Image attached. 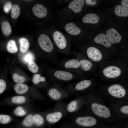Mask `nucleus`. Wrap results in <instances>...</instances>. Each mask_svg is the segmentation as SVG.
Instances as JSON below:
<instances>
[{"mask_svg":"<svg viewBox=\"0 0 128 128\" xmlns=\"http://www.w3.org/2000/svg\"><path fill=\"white\" fill-rule=\"evenodd\" d=\"M54 75L57 78L66 81L70 80L73 78V75L71 73L61 70L56 71L54 73Z\"/></svg>","mask_w":128,"mask_h":128,"instance_id":"4468645a","label":"nucleus"},{"mask_svg":"<svg viewBox=\"0 0 128 128\" xmlns=\"http://www.w3.org/2000/svg\"><path fill=\"white\" fill-rule=\"evenodd\" d=\"M80 66L79 62L75 59H70L66 62L64 64L65 67L67 69L77 68Z\"/></svg>","mask_w":128,"mask_h":128,"instance_id":"aec40b11","label":"nucleus"},{"mask_svg":"<svg viewBox=\"0 0 128 128\" xmlns=\"http://www.w3.org/2000/svg\"><path fill=\"white\" fill-rule=\"evenodd\" d=\"M20 49L23 53L26 52L29 47V43L27 40L25 38H21L19 40Z\"/></svg>","mask_w":128,"mask_h":128,"instance_id":"6ab92c4d","label":"nucleus"},{"mask_svg":"<svg viewBox=\"0 0 128 128\" xmlns=\"http://www.w3.org/2000/svg\"><path fill=\"white\" fill-rule=\"evenodd\" d=\"M109 93L112 96L116 98L124 97L126 93L125 88L121 85L115 84L109 86L108 89Z\"/></svg>","mask_w":128,"mask_h":128,"instance_id":"20e7f679","label":"nucleus"},{"mask_svg":"<svg viewBox=\"0 0 128 128\" xmlns=\"http://www.w3.org/2000/svg\"><path fill=\"white\" fill-rule=\"evenodd\" d=\"M77 102L76 100L71 101L68 105L67 110L69 112H73L76 109L77 106Z\"/></svg>","mask_w":128,"mask_h":128,"instance_id":"7c9ffc66","label":"nucleus"},{"mask_svg":"<svg viewBox=\"0 0 128 128\" xmlns=\"http://www.w3.org/2000/svg\"><path fill=\"white\" fill-rule=\"evenodd\" d=\"M76 123L79 126L88 128H93L98 126L96 119L93 117L87 116L79 117L75 120Z\"/></svg>","mask_w":128,"mask_h":128,"instance_id":"f257e3e1","label":"nucleus"},{"mask_svg":"<svg viewBox=\"0 0 128 128\" xmlns=\"http://www.w3.org/2000/svg\"><path fill=\"white\" fill-rule=\"evenodd\" d=\"M15 114L17 115L22 116L25 115L26 114L25 111L22 107L19 106L17 107L14 111Z\"/></svg>","mask_w":128,"mask_h":128,"instance_id":"f704fd0d","label":"nucleus"},{"mask_svg":"<svg viewBox=\"0 0 128 128\" xmlns=\"http://www.w3.org/2000/svg\"><path fill=\"white\" fill-rule=\"evenodd\" d=\"M38 41L41 48L44 51L50 52L52 50L53 45L49 37L46 35L42 34L39 36Z\"/></svg>","mask_w":128,"mask_h":128,"instance_id":"7ed1b4c3","label":"nucleus"},{"mask_svg":"<svg viewBox=\"0 0 128 128\" xmlns=\"http://www.w3.org/2000/svg\"><path fill=\"white\" fill-rule=\"evenodd\" d=\"M87 54L88 57L94 61H99L102 58V55L100 51L93 47H90L88 48Z\"/></svg>","mask_w":128,"mask_h":128,"instance_id":"6e6552de","label":"nucleus"},{"mask_svg":"<svg viewBox=\"0 0 128 128\" xmlns=\"http://www.w3.org/2000/svg\"><path fill=\"white\" fill-rule=\"evenodd\" d=\"M94 41L96 43L101 44L107 48H110L112 46L106 35L104 33L98 35L94 38Z\"/></svg>","mask_w":128,"mask_h":128,"instance_id":"9b49d317","label":"nucleus"},{"mask_svg":"<svg viewBox=\"0 0 128 128\" xmlns=\"http://www.w3.org/2000/svg\"><path fill=\"white\" fill-rule=\"evenodd\" d=\"M25 97L23 96H16L12 97V102L15 104H21L24 103L26 101Z\"/></svg>","mask_w":128,"mask_h":128,"instance_id":"cd10ccee","label":"nucleus"},{"mask_svg":"<svg viewBox=\"0 0 128 128\" xmlns=\"http://www.w3.org/2000/svg\"><path fill=\"white\" fill-rule=\"evenodd\" d=\"M115 14L120 17H127L128 16V8L121 5H117L114 9Z\"/></svg>","mask_w":128,"mask_h":128,"instance_id":"dca6fc26","label":"nucleus"},{"mask_svg":"<svg viewBox=\"0 0 128 128\" xmlns=\"http://www.w3.org/2000/svg\"><path fill=\"white\" fill-rule=\"evenodd\" d=\"M23 126L26 127L31 126L34 124L33 116L30 114L27 115L22 122Z\"/></svg>","mask_w":128,"mask_h":128,"instance_id":"a878e982","label":"nucleus"},{"mask_svg":"<svg viewBox=\"0 0 128 128\" xmlns=\"http://www.w3.org/2000/svg\"><path fill=\"white\" fill-rule=\"evenodd\" d=\"M53 38L55 43L59 49H62L66 47L67 42L64 35L58 31L55 32L53 34Z\"/></svg>","mask_w":128,"mask_h":128,"instance_id":"39448f33","label":"nucleus"},{"mask_svg":"<svg viewBox=\"0 0 128 128\" xmlns=\"http://www.w3.org/2000/svg\"><path fill=\"white\" fill-rule=\"evenodd\" d=\"M82 20L85 23L96 24L99 21L100 18L96 14L90 13L87 14L83 16Z\"/></svg>","mask_w":128,"mask_h":128,"instance_id":"ddd939ff","label":"nucleus"},{"mask_svg":"<svg viewBox=\"0 0 128 128\" xmlns=\"http://www.w3.org/2000/svg\"><path fill=\"white\" fill-rule=\"evenodd\" d=\"M6 87L5 81L2 79H0V94L3 92L5 89Z\"/></svg>","mask_w":128,"mask_h":128,"instance_id":"e433bc0d","label":"nucleus"},{"mask_svg":"<svg viewBox=\"0 0 128 128\" xmlns=\"http://www.w3.org/2000/svg\"><path fill=\"white\" fill-rule=\"evenodd\" d=\"M80 66L84 71H88L91 68L92 64L90 61L86 59H82L79 62Z\"/></svg>","mask_w":128,"mask_h":128,"instance_id":"b1692460","label":"nucleus"},{"mask_svg":"<svg viewBox=\"0 0 128 128\" xmlns=\"http://www.w3.org/2000/svg\"><path fill=\"white\" fill-rule=\"evenodd\" d=\"M28 68L29 70L33 73H37L39 69L36 64L33 61H31L28 63Z\"/></svg>","mask_w":128,"mask_h":128,"instance_id":"c85d7f7f","label":"nucleus"},{"mask_svg":"<svg viewBox=\"0 0 128 128\" xmlns=\"http://www.w3.org/2000/svg\"><path fill=\"white\" fill-rule=\"evenodd\" d=\"M14 90L16 92L19 94H22L26 92L28 89V86L24 84L18 83L14 87Z\"/></svg>","mask_w":128,"mask_h":128,"instance_id":"f3484780","label":"nucleus"},{"mask_svg":"<svg viewBox=\"0 0 128 128\" xmlns=\"http://www.w3.org/2000/svg\"><path fill=\"white\" fill-rule=\"evenodd\" d=\"M6 48L8 51L10 53H15L18 51L15 41L13 40H10L8 42Z\"/></svg>","mask_w":128,"mask_h":128,"instance_id":"5701e85b","label":"nucleus"},{"mask_svg":"<svg viewBox=\"0 0 128 128\" xmlns=\"http://www.w3.org/2000/svg\"><path fill=\"white\" fill-rule=\"evenodd\" d=\"M23 59L25 63H28L31 61H33L34 59V56L32 53L28 52L25 54Z\"/></svg>","mask_w":128,"mask_h":128,"instance_id":"2f4dec72","label":"nucleus"},{"mask_svg":"<svg viewBox=\"0 0 128 128\" xmlns=\"http://www.w3.org/2000/svg\"><path fill=\"white\" fill-rule=\"evenodd\" d=\"M91 84V82L89 80H84L78 83L75 86V88L77 90H81L86 88Z\"/></svg>","mask_w":128,"mask_h":128,"instance_id":"412c9836","label":"nucleus"},{"mask_svg":"<svg viewBox=\"0 0 128 128\" xmlns=\"http://www.w3.org/2000/svg\"></svg>","mask_w":128,"mask_h":128,"instance_id":"a19ab883","label":"nucleus"},{"mask_svg":"<svg viewBox=\"0 0 128 128\" xmlns=\"http://www.w3.org/2000/svg\"><path fill=\"white\" fill-rule=\"evenodd\" d=\"M12 78L15 82L18 83H22L25 80V79L24 77L20 76L16 73L13 74Z\"/></svg>","mask_w":128,"mask_h":128,"instance_id":"72a5a7b5","label":"nucleus"},{"mask_svg":"<svg viewBox=\"0 0 128 128\" xmlns=\"http://www.w3.org/2000/svg\"><path fill=\"white\" fill-rule=\"evenodd\" d=\"M121 5L128 8V0H122L121 1Z\"/></svg>","mask_w":128,"mask_h":128,"instance_id":"ea45409f","label":"nucleus"},{"mask_svg":"<svg viewBox=\"0 0 128 128\" xmlns=\"http://www.w3.org/2000/svg\"><path fill=\"white\" fill-rule=\"evenodd\" d=\"M64 29L68 33L73 36L79 35L81 32L80 28L72 22L67 23L64 27Z\"/></svg>","mask_w":128,"mask_h":128,"instance_id":"f8f14e48","label":"nucleus"},{"mask_svg":"<svg viewBox=\"0 0 128 128\" xmlns=\"http://www.w3.org/2000/svg\"><path fill=\"white\" fill-rule=\"evenodd\" d=\"M121 112L125 114H128V105L123 106L121 107L120 109Z\"/></svg>","mask_w":128,"mask_h":128,"instance_id":"4c0bfd02","label":"nucleus"},{"mask_svg":"<svg viewBox=\"0 0 128 128\" xmlns=\"http://www.w3.org/2000/svg\"><path fill=\"white\" fill-rule=\"evenodd\" d=\"M48 94L49 96L54 100H58L61 98V93L57 89L55 88L50 89L49 91Z\"/></svg>","mask_w":128,"mask_h":128,"instance_id":"4be33fe9","label":"nucleus"},{"mask_svg":"<svg viewBox=\"0 0 128 128\" xmlns=\"http://www.w3.org/2000/svg\"><path fill=\"white\" fill-rule=\"evenodd\" d=\"M46 80V78L44 77H41L39 74H36L33 76L32 81L35 84H38L40 82H44Z\"/></svg>","mask_w":128,"mask_h":128,"instance_id":"c756f323","label":"nucleus"},{"mask_svg":"<svg viewBox=\"0 0 128 128\" xmlns=\"http://www.w3.org/2000/svg\"><path fill=\"white\" fill-rule=\"evenodd\" d=\"M91 108L93 113L98 116L107 119L110 116V110L105 105L97 103H93L91 105Z\"/></svg>","mask_w":128,"mask_h":128,"instance_id":"f03ea898","label":"nucleus"},{"mask_svg":"<svg viewBox=\"0 0 128 128\" xmlns=\"http://www.w3.org/2000/svg\"><path fill=\"white\" fill-rule=\"evenodd\" d=\"M84 2V0H73L69 4L68 7L74 13H79L81 11Z\"/></svg>","mask_w":128,"mask_h":128,"instance_id":"9d476101","label":"nucleus"},{"mask_svg":"<svg viewBox=\"0 0 128 128\" xmlns=\"http://www.w3.org/2000/svg\"><path fill=\"white\" fill-rule=\"evenodd\" d=\"M32 11L36 17L40 18L45 17L47 13L46 8L43 5L39 4H37L33 6Z\"/></svg>","mask_w":128,"mask_h":128,"instance_id":"1a4fd4ad","label":"nucleus"},{"mask_svg":"<svg viewBox=\"0 0 128 128\" xmlns=\"http://www.w3.org/2000/svg\"><path fill=\"white\" fill-rule=\"evenodd\" d=\"M103 72L104 75L109 78H115L119 77L121 73L120 69L115 66H110L105 68Z\"/></svg>","mask_w":128,"mask_h":128,"instance_id":"423d86ee","label":"nucleus"},{"mask_svg":"<svg viewBox=\"0 0 128 128\" xmlns=\"http://www.w3.org/2000/svg\"><path fill=\"white\" fill-rule=\"evenodd\" d=\"M62 115V114L61 112L57 111L48 114L46 115V118L49 123H55L61 119Z\"/></svg>","mask_w":128,"mask_h":128,"instance_id":"2eb2a0df","label":"nucleus"},{"mask_svg":"<svg viewBox=\"0 0 128 128\" xmlns=\"http://www.w3.org/2000/svg\"><path fill=\"white\" fill-rule=\"evenodd\" d=\"M85 3L87 5H94L97 4V1L95 0H85Z\"/></svg>","mask_w":128,"mask_h":128,"instance_id":"58836bf2","label":"nucleus"},{"mask_svg":"<svg viewBox=\"0 0 128 128\" xmlns=\"http://www.w3.org/2000/svg\"><path fill=\"white\" fill-rule=\"evenodd\" d=\"M106 35L109 40L112 43L117 44L122 39V36L115 29L110 28L106 32Z\"/></svg>","mask_w":128,"mask_h":128,"instance_id":"0eeeda50","label":"nucleus"},{"mask_svg":"<svg viewBox=\"0 0 128 128\" xmlns=\"http://www.w3.org/2000/svg\"><path fill=\"white\" fill-rule=\"evenodd\" d=\"M11 117L9 115L0 114V123L6 124L9 123L11 121Z\"/></svg>","mask_w":128,"mask_h":128,"instance_id":"473e14b6","label":"nucleus"},{"mask_svg":"<svg viewBox=\"0 0 128 128\" xmlns=\"http://www.w3.org/2000/svg\"><path fill=\"white\" fill-rule=\"evenodd\" d=\"M20 9L19 6L17 4L14 5L11 9V16L12 18L16 19L18 18L20 14Z\"/></svg>","mask_w":128,"mask_h":128,"instance_id":"393cba45","label":"nucleus"},{"mask_svg":"<svg viewBox=\"0 0 128 128\" xmlns=\"http://www.w3.org/2000/svg\"><path fill=\"white\" fill-rule=\"evenodd\" d=\"M1 28L2 32L6 36H8L11 33L12 28L9 23L7 21H3L1 24Z\"/></svg>","mask_w":128,"mask_h":128,"instance_id":"a211bd4d","label":"nucleus"},{"mask_svg":"<svg viewBox=\"0 0 128 128\" xmlns=\"http://www.w3.org/2000/svg\"><path fill=\"white\" fill-rule=\"evenodd\" d=\"M12 8V3L8 1L5 3L3 9L5 12L6 13H8L10 11Z\"/></svg>","mask_w":128,"mask_h":128,"instance_id":"c9c22d12","label":"nucleus"},{"mask_svg":"<svg viewBox=\"0 0 128 128\" xmlns=\"http://www.w3.org/2000/svg\"><path fill=\"white\" fill-rule=\"evenodd\" d=\"M34 124L37 126L42 125L44 122L43 117L39 114H36L33 116Z\"/></svg>","mask_w":128,"mask_h":128,"instance_id":"bb28decb","label":"nucleus"}]
</instances>
